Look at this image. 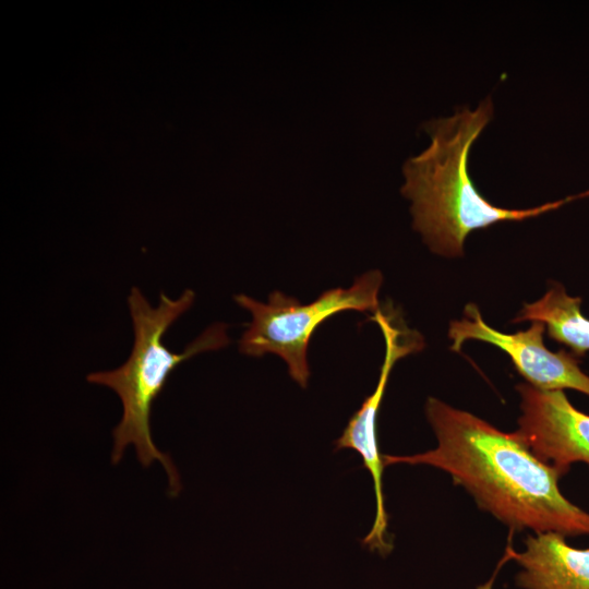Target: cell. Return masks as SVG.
<instances>
[{
	"label": "cell",
	"mask_w": 589,
	"mask_h": 589,
	"mask_svg": "<svg viewBox=\"0 0 589 589\" xmlns=\"http://www.w3.org/2000/svg\"><path fill=\"white\" fill-rule=\"evenodd\" d=\"M371 320L375 322L385 340V356L381 368L377 385L374 392L365 398L361 407L350 418L340 437L336 441V449L351 448L360 454L364 467L370 471L376 501V513L370 532L363 538L362 543L371 551H377L381 555L388 554L393 543L386 539L387 514L383 494V456L377 445L376 417L383 400L389 374L397 360L420 351L424 344L422 336L406 327L394 323L390 315L377 310Z\"/></svg>",
	"instance_id": "cell-5"
},
{
	"label": "cell",
	"mask_w": 589,
	"mask_h": 589,
	"mask_svg": "<svg viewBox=\"0 0 589 589\" xmlns=\"http://www.w3.org/2000/svg\"><path fill=\"white\" fill-rule=\"evenodd\" d=\"M425 416L437 446L409 456L383 455L384 466L429 465L447 472L512 532L589 536V513L562 494L558 473L516 432H503L434 397L425 402Z\"/></svg>",
	"instance_id": "cell-1"
},
{
	"label": "cell",
	"mask_w": 589,
	"mask_h": 589,
	"mask_svg": "<svg viewBox=\"0 0 589 589\" xmlns=\"http://www.w3.org/2000/svg\"><path fill=\"white\" fill-rule=\"evenodd\" d=\"M525 550L506 549V560L518 563L515 577L522 589H589V549H577L556 532L528 534Z\"/></svg>",
	"instance_id": "cell-8"
},
{
	"label": "cell",
	"mask_w": 589,
	"mask_h": 589,
	"mask_svg": "<svg viewBox=\"0 0 589 589\" xmlns=\"http://www.w3.org/2000/svg\"><path fill=\"white\" fill-rule=\"evenodd\" d=\"M545 324L532 322L527 330L504 334L490 327L482 318L476 304L465 308V317L453 321L448 336L452 349L460 351L469 339L490 342L504 350L513 360L516 370L528 384L543 390H578L589 396V375L578 364L573 353L564 350L552 352L543 344Z\"/></svg>",
	"instance_id": "cell-6"
},
{
	"label": "cell",
	"mask_w": 589,
	"mask_h": 589,
	"mask_svg": "<svg viewBox=\"0 0 589 589\" xmlns=\"http://www.w3.org/2000/svg\"><path fill=\"white\" fill-rule=\"evenodd\" d=\"M520 411L516 433L525 445L562 478L575 462L589 466V414L576 409L563 390L516 386Z\"/></svg>",
	"instance_id": "cell-7"
},
{
	"label": "cell",
	"mask_w": 589,
	"mask_h": 589,
	"mask_svg": "<svg viewBox=\"0 0 589 589\" xmlns=\"http://www.w3.org/2000/svg\"><path fill=\"white\" fill-rule=\"evenodd\" d=\"M478 589H490V588L483 586V587H480V588H478Z\"/></svg>",
	"instance_id": "cell-10"
},
{
	"label": "cell",
	"mask_w": 589,
	"mask_h": 589,
	"mask_svg": "<svg viewBox=\"0 0 589 589\" xmlns=\"http://www.w3.org/2000/svg\"><path fill=\"white\" fill-rule=\"evenodd\" d=\"M382 283L380 271H369L350 287L326 290L310 303H301L278 290L268 296L267 302L238 293L235 301L251 314V322L239 339V351L249 357L267 353L280 357L290 377L305 388L310 377L308 348L315 329L340 312H376Z\"/></svg>",
	"instance_id": "cell-4"
},
{
	"label": "cell",
	"mask_w": 589,
	"mask_h": 589,
	"mask_svg": "<svg viewBox=\"0 0 589 589\" xmlns=\"http://www.w3.org/2000/svg\"><path fill=\"white\" fill-rule=\"evenodd\" d=\"M493 117L491 97L471 110L458 108L450 117L425 122L430 146L406 160L401 194L411 201L412 226L429 248L448 257L460 256L467 236L506 220H524L581 197L569 196L527 209L498 207L485 200L468 173L470 148Z\"/></svg>",
	"instance_id": "cell-2"
},
{
	"label": "cell",
	"mask_w": 589,
	"mask_h": 589,
	"mask_svg": "<svg viewBox=\"0 0 589 589\" xmlns=\"http://www.w3.org/2000/svg\"><path fill=\"white\" fill-rule=\"evenodd\" d=\"M195 292L185 289L177 299L159 293L157 306H152L137 287H132L128 306L133 324L134 341L128 360L110 371L87 374L92 384L111 388L122 402V417L112 431V464H118L132 445L139 461L148 467L159 461L168 476L169 495L181 491V480L169 455L155 445L151 431V412L171 372L183 361L205 351L229 345L227 325L217 322L204 329L182 352L169 350L163 339L170 326L193 304Z\"/></svg>",
	"instance_id": "cell-3"
},
{
	"label": "cell",
	"mask_w": 589,
	"mask_h": 589,
	"mask_svg": "<svg viewBox=\"0 0 589 589\" xmlns=\"http://www.w3.org/2000/svg\"><path fill=\"white\" fill-rule=\"evenodd\" d=\"M580 305L579 297L569 296L555 284L540 300L524 304L514 322H542L552 339L568 346L574 356H582L589 351V320Z\"/></svg>",
	"instance_id": "cell-9"
}]
</instances>
